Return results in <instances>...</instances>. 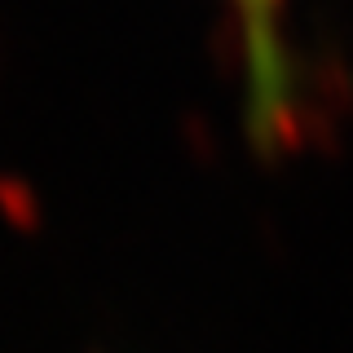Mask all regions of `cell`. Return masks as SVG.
Returning <instances> with one entry per match:
<instances>
[{
	"mask_svg": "<svg viewBox=\"0 0 353 353\" xmlns=\"http://www.w3.org/2000/svg\"><path fill=\"white\" fill-rule=\"evenodd\" d=\"M287 5L292 0H225L243 58V124L256 150H279L296 132V62Z\"/></svg>",
	"mask_w": 353,
	"mask_h": 353,
	"instance_id": "obj_1",
	"label": "cell"
}]
</instances>
